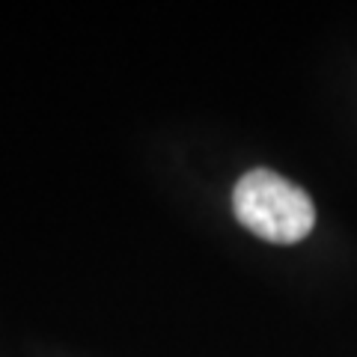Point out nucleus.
Segmentation results:
<instances>
[{
	"label": "nucleus",
	"instance_id": "f257e3e1",
	"mask_svg": "<svg viewBox=\"0 0 357 357\" xmlns=\"http://www.w3.org/2000/svg\"><path fill=\"white\" fill-rule=\"evenodd\" d=\"M232 211L244 229L271 244H298L312 232L316 206L304 188L274 170H250L232 191Z\"/></svg>",
	"mask_w": 357,
	"mask_h": 357
}]
</instances>
